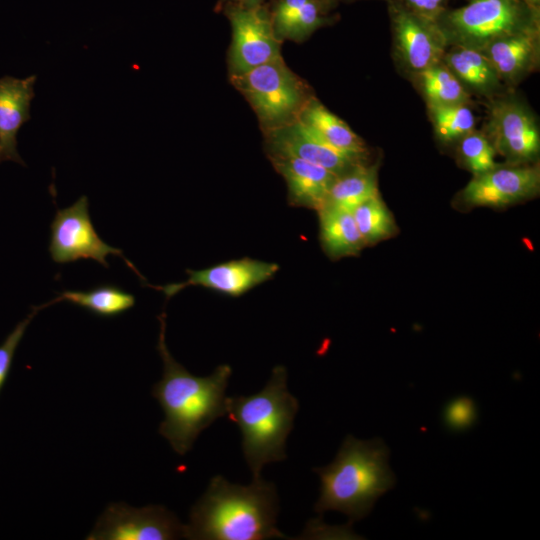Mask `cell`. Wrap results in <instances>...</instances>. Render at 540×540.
Masks as SVG:
<instances>
[{
  "mask_svg": "<svg viewBox=\"0 0 540 540\" xmlns=\"http://www.w3.org/2000/svg\"><path fill=\"white\" fill-rule=\"evenodd\" d=\"M160 332L157 349L163 374L152 388V396L164 412L159 433L179 455L191 450L199 434L217 418L226 415L225 394L232 368L221 364L205 377L191 374L171 355L165 339L166 313L158 316Z\"/></svg>",
  "mask_w": 540,
  "mask_h": 540,
  "instance_id": "1",
  "label": "cell"
},
{
  "mask_svg": "<svg viewBox=\"0 0 540 540\" xmlns=\"http://www.w3.org/2000/svg\"><path fill=\"white\" fill-rule=\"evenodd\" d=\"M279 498L262 477L248 486L217 475L192 506L184 538L191 540H264L285 538L276 527Z\"/></svg>",
  "mask_w": 540,
  "mask_h": 540,
  "instance_id": "2",
  "label": "cell"
},
{
  "mask_svg": "<svg viewBox=\"0 0 540 540\" xmlns=\"http://www.w3.org/2000/svg\"><path fill=\"white\" fill-rule=\"evenodd\" d=\"M389 454L379 438L364 441L347 435L334 461L313 469L321 480L315 512L339 511L350 522L366 517L376 500L395 485Z\"/></svg>",
  "mask_w": 540,
  "mask_h": 540,
  "instance_id": "3",
  "label": "cell"
},
{
  "mask_svg": "<svg viewBox=\"0 0 540 540\" xmlns=\"http://www.w3.org/2000/svg\"><path fill=\"white\" fill-rule=\"evenodd\" d=\"M287 369L278 365L264 388L252 395L227 397L226 415L242 433V450L253 479L262 468L286 459V440L299 403L287 387Z\"/></svg>",
  "mask_w": 540,
  "mask_h": 540,
  "instance_id": "4",
  "label": "cell"
},
{
  "mask_svg": "<svg viewBox=\"0 0 540 540\" xmlns=\"http://www.w3.org/2000/svg\"><path fill=\"white\" fill-rule=\"evenodd\" d=\"M446 45L481 51L512 35L539 30V9L526 0H470L435 20Z\"/></svg>",
  "mask_w": 540,
  "mask_h": 540,
  "instance_id": "5",
  "label": "cell"
},
{
  "mask_svg": "<svg viewBox=\"0 0 540 540\" xmlns=\"http://www.w3.org/2000/svg\"><path fill=\"white\" fill-rule=\"evenodd\" d=\"M232 81L270 129L294 120L306 103L301 83L282 58L232 75Z\"/></svg>",
  "mask_w": 540,
  "mask_h": 540,
  "instance_id": "6",
  "label": "cell"
},
{
  "mask_svg": "<svg viewBox=\"0 0 540 540\" xmlns=\"http://www.w3.org/2000/svg\"><path fill=\"white\" fill-rule=\"evenodd\" d=\"M49 253L51 259L66 264L80 259H91L109 268L107 257L119 256L141 276L119 248L104 242L95 230L89 214V200L81 196L71 206L58 209L50 226Z\"/></svg>",
  "mask_w": 540,
  "mask_h": 540,
  "instance_id": "7",
  "label": "cell"
},
{
  "mask_svg": "<svg viewBox=\"0 0 540 540\" xmlns=\"http://www.w3.org/2000/svg\"><path fill=\"white\" fill-rule=\"evenodd\" d=\"M184 538V524L161 505L141 508L111 503L98 518L87 540H171Z\"/></svg>",
  "mask_w": 540,
  "mask_h": 540,
  "instance_id": "8",
  "label": "cell"
},
{
  "mask_svg": "<svg viewBox=\"0 0 540 540\" xmlns=\"http://www.w3.org/2000/svg\"><path fill=\"white\" fill-rule=\"evenodd\" d=\"M226 14L233 30L230 50L232 75L281 58L272 21L259 5H232L226 9Z\"/></svg>",
  "mask_w": 540,
  "mask_h": 540,
  "instance_id": "9",
  "label": "cell"
},
{
  "mask_svg": "<svg viewBox=\"0 0 540 540\" xmlns=\"http://www.w3.org/2000/svg\"><path fill=\"white\" fill-rule=\"evenodd\" d=\"M496 153L511 165L534 161L540 151V133L534 115L516 99H503L491 107L488 123Z\"/></svg>",
  "mask_w": 540,
  "mask_h": 540,
  "instance_id": "10",
  "label": "cell"
},
{
  "mask_svg": "<svg viewBox=\"0 0 540 540\" xmlns=\"http://www.w3.org/2000/svg\"><path fill=\"white\" fill-rule=\"evenodd\" d=\"M540 189L538 166L497 165L473 176L459 194L468 207H503L536 196Z\"/></svg>",
  "mask_w": 540,
  "mask_h": 540,
  "instance_id": "11",
  "label": "cell"
},
{
  "mask_svg": "<svg viewBox=\"0 0 540 540\" xmlns=\"http://www.w3.org/2000/svg\"><path fill=\"white\" fill-rule=\"evenodd\" d=\"M278 270L276 263L243 257L201 270L187 269V280L154 288L162 291L167 299L189 286H200L223 295L239 297L272 279Z\"/></svg>",
  "mask_w": 540,
  "mask_h": 540,
  "instance_id": "12",
  "label": "cell"
},
{
  "mask_svg": "<svg viewBox=\"0 0 540 540\" xmlns=\"http://www.w3.org/2000/svg\"><path fill=\"white\" fill-rule=\"evenodd\" d=\"M390 14L397 52L409 70L417 74L442 61L447 45L434 21L395 2Z\"/></svg>",
  "mask_w": 540,
  "mask_h": 540,
  "instance_id": "13",
  "label": "cell"
},
{
  "mask_svg": "<svg viewBox=\"0 0 540 540\" xmlns=\"http://www.w3.org/2000/svg\"><path fill=\"white\" fill-rule=\"evenodd\" d=\"M267 142L269 154L294 156L320 165L337 176L364 163V160L341 152L328 144L298 118L271 128Z\"/></svg>",
  "mask_w": 540,
  "mask_h": 540,
  "instance_id": "14",
  "label": "cell"
},
{
  "mask_svg": "<svg viewBox=\"0 0 540 540\" xmlns=\"http://www.w3.org/2000/svg\"><path fill=\"white\" fill-rule=\"evenodd\" d=\"M269 158L286 181L290 205L316 211L323 207L337 175L294 156L269 154Z\"/></svg>",
  "mask_w": 540,
  "mask_h": 540,
  "instance_id": "15",
  "label": "cell"
},
{
  "mask_svg": "<svg viewBox=\"0 0 540 540\" xmlns=\"http://www.w3.org/2000/svg\"><path fill=\"white\" fill-rule=\"evenodd\" d=\"M36 75L20 79L0 78V163L13 161L24 165L17 150V134L30 119Z\"/></svg>",
  "mask_w": 540,
  "mask_h": 540,
  "instance_id": "16",
  "label": "cell"
},
{
  "mask_svg": "<svg viewBox=\"0 0 540 540\" xmlns=\"http://www.w3.org/2000/svg\"><path fill=\"white\" fill-rule=\"evenodd\" d=\"M481 52L501 81L515 83L532 70L539 56V30L492 42Z\"/></svg>",
  "mask_w": 540,
  "mask_h": 540,
  "instance_id": "17",
  "label": "cell"
},
{
  "mask_svg": "<svg viewBox=\"0 0 540 540\" xmlns=\"http://www.w3.org/2000/svg\"><path fill=\"white\" fill-rule=\"evenodd\" d=\"M317 213L320 242L328 257L337 260L356 256L366 246L351 211L323 206Z\"/></svg>",
  "mask_w": 540,
  "mask_h": 540,
  "instance_id": "18",
  "label": "cell"
},
{
  "mask_svg": "<svg viewBox=\"0 0 540 540\" xmlns=\"http://www.w3.org/2000/svg\"><path fill=\"white\" fill-rule=\"evenodd\" d=\"M297 118L337 150L364 160L367 151L361 138L317 100L306 101Z\"/></svg>",
  "mask_w": 540,
  "mask_h": 540,
  "instance_id": "19",
  "label": "cell"
},
{
  "mask_svg": "<svg viewBox=\"0 0 540 540\" xmlns=\"http://www.w3.org/2000/svg\"><path fill=\"white\" fill-rule=\"evenodd\" d=\"M442 62L454 73L465 88L491 95L501 86V80L485 55L478 50L453 47L445 52Z\"/></svg>",
  "mask_w": 540,
  "mask_h": 540,
  "instance_id": "20",
  "label": "cell"
},
{
  "mask_svg": "<svg viewBox=\"0 0 540 540\" xmlns=\"http://www.w3.org/2000/svg\"><path fill=\"white\" fill-rule=\"evenodd\" d=\"M326 22L319 0H279L272 25L276 35L302 39Z\"/></svg>",
  "mask_w": 540,
  "mask_h": 540,
  "instance_id": "21",
  "label": "cell"
},
{
  "mask_svg": "<svg viewBox=\"0 0 540 540\" xmlns=\"http://www.w3.org/2000/svg\"><path fill=\"white\" fill-rule=\"evenodd\" d=\"M378 194L377 166L361 163L337 177L323 206L352 211L356 206Z\"/></svg>",
  "mask_w": 540,
  "mask_h": 540,
  "instance_id": "22",
  "label": "cell"
},
{
  "mask_svg": "<svg viewBox=\"0 0 540 540\" xmlns=\"http://www.w3.org/2000/svg\"><path fill=\"white\" fill-rule=\"evenodd\" d=\"M67 301L101 317L118 316L135 305V297L113 284L98 285L90 290H67L46 306Z\"/></svg>",
  "mask_w": 540,
  "mask_h": 540,
  "instance_id": "23",
  "label": "cell"
},
{
  "mask_svg": "<svg viewBox=\"0 0 540 540\" xmlns=\"http://www.w3.org/2000/svg\"><path fill=\"white\" fill-rule=\"evenodd\" d=\"M417 76L428 107L468 102L466 88L442 61Z\"/></svg>",
  "mask_w": 540,
  "mask_h": 540,
  "instance_id": "24",
  "label": "cell"
},
{
  "mask_svg": "<svg viewBox=\"0 0 540 540\" xmlns=\"http://www.w3.org/2000/svg\"><path fill=\"white\" fill-rule=\"evenodd\" d=\"M351 212L366 246L390 238L398 230L380 194L356 206Z\"/></svg>",
  "mask_w": 540,
  "mask_h": 540,
  "instance_id": "25",
  "label": "cell"
},
{
  "mask_svg": "<svg viewBox=\"0 0 540 540\" xmlns=\"http://www.w3.org/2000/svg\"><path fill=\"white\" fill-rule=\"evenodd\" d=\"M429 113L435 133L442 141L460 140L474 130L475 116L467 103L430 106Z\"/></svg>",
  "mask_w": 540,
  "mask_h": 540,
  "instance_id": "26",
  "label": "cell"
},
{
  "mask_svg": "<svg viewBox=\"0 0 540 540\" xmlns=\"http://www.w3.org/2000/svg\"><path fill=\"white\" fill-rule=\"evenodd\" d=\"M496 154L489 138L481 132L472 130L460 139V159L473 176L496 167Z\"/></svg>",
  "mask_w": 540,
  "mask_h": 540,
  "instance_id": "27",
  "label": "cell"
},
{
  "mask_svg": "<svg viewBox=\"0 0 540 540\" xmlns=\"http://www.w3.org/2000/svg\"><path fill=\"white\" fill-rule=\"evenodd\" d=\"M42 308H44V304L34 308L26 318H24L15 326V328L0 344V391L6 381L15 351L20 341L22 340L31 320L38 312V310Z\"/></svg>",
  "mask_w": 540,
  "mask_h": 540,
  "instance_id": "28",
  "label": "cell"
},
{
  "mask_svg": "<svg viewBox=\"0 0 540 540\" xmlns=\"http://www.w3.org/2000/svg\"><path fill=\"white\" fill-rule=\"evenodd\" d=\"M476 406L474 401L466 396L451 400L444 410L446 425L456 431L465 430L476 420Z\"/></svg>",
  "mask_w": 540,
  "mask_h": 540,
  "instance_id": "29",
  "label": "cell"
},
{
  "mask_svg": "<svg viewBox=\"0 0 540 540\" xmlns=\"http://www.w3.org/2000/svg\"><path fill=\"white\" fill-rule=\"evenodd\" d=\"M447 0H401V4L409 11L434 21L443 13Z\"/></svg>",
  "mask_w": 540,
  "mask_h": 540,
  "instance_id": "30",
  "label": "cell"
},
{
  "mask_svg": "<svg viewBox=\"0 0 540 540\" xmlns=\"http://www.w3.org/2000/svg\"><path fill=\"white\" fill-rule=\"evenodd\" d=\"M230 1H233L239 5L247 6V7L257 6L255 0H230Z\"/></svg>",
  "mask_w": 540,
  "mask_h": 540,
  "instance_id": "31",
  "label": "cell"
},
{
  "mask_svg": "<svg viewBox=\"0 0 540 540\" xmlns=\"http://www.w3.org/2000/svg\"><path fill=\"white\" fill-rule=\"evenodd\" d=\"M526 1L529 2L532 5L538 6L540 0H526Z\"/></svg>",
  "mask_w": 540,
  "mask_h": 540,
  "instance_id": "32",
  "label": "cell"
},
{
  "mask_svg": "<svg viewBox=\"0 0 540 540\" xmlns=\"http://www.w3.org/2000/svg\"><path fill=\"white\" fill-rule=\"evenodd\" d=\"M263 0H255L256 4L259 5Z\"/></svg>",
  "mask_w": 540,
  "mask_h": 540,
  "instance_id": "33",
  "label": "cell"
},
{
  "mask_svg": "<svg viewBox=\"0 0 540 540\" xmlns=\"http://www.w3.org/2000/svg\"><path fill=\"white\" fill-rule=\"evenodd\" d=\"M319 1H322V0H319ZM324 1V0H323Z\"/></svg>",
  "mask_w": 540,
  "mask_h": 540,
  "instance_id": "34",
  "label": "cell"
}]
</instances>
